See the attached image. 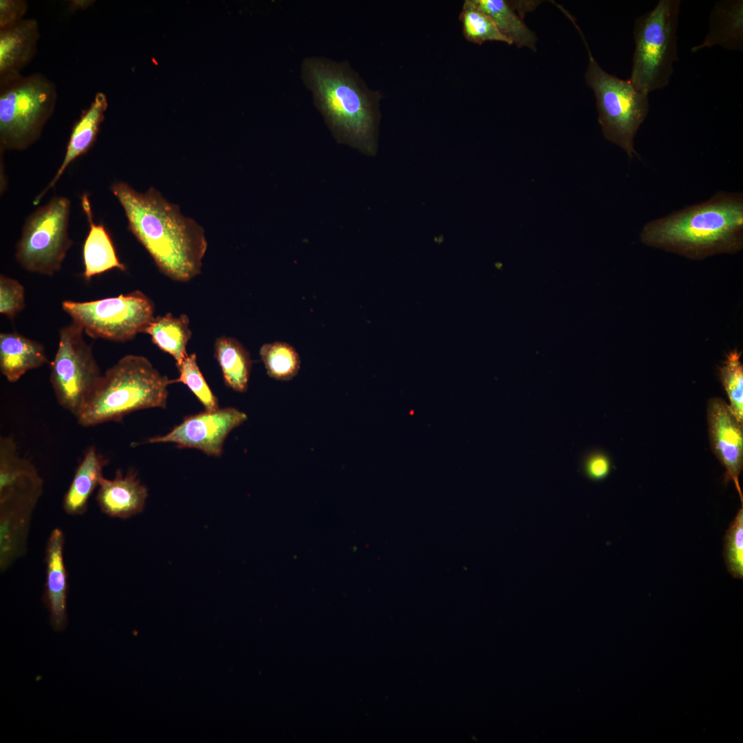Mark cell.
Masks as SVG:
<instances>
[{
	"instance_id": "d6a6232c",
	"label": "cell",
	"mask_w": 743,
	"mask_h": 743,
	"mask_svg": "<svg viewBox=\"0 0 743 743\" xmlns=\"http://www.w3.org/2000/svg\"><path fill=\"white\" fill-rule=\"evenodd\" d=\"M610 463L603 455H596L589 458L585 466L586 475L594 481L605 479L610 473Z\"/></svg>"
},
{
	"instance_id": "4316f807",
	"label": "cell",
	"mask_w": 743,
	"mask_h": 743,
	"mask_svg": "<svg viewBox=\"0 0 743 743\" xmlns=\"http://www.w3.org/2000/svg\"><path fill=\"white\" fill-rule=\"evenodd\" d=\"M460 19L463 34L469 41L482 44L486 41H497L511 45L499 32L493 20L478 9L472 0L464 1Z\"/></svg>"
},
{
	"instance_id": "f546056e",
	"label": "cell",
	"mask_w": 743,
	"mask_h": 743,
	"mask_svg": "<svg viewBox=\"0 0 743 743\" xmlns=\"http://www.w3.org/2000/svg\"><path fill=\"white\" fill-rule=\"evenodd\" d=\"M724 560L729 572L736 579L743 578V508L737 511L724 539Z\"/></svg>"
},
{
	"instance_id": "9a60e30c",
	"label": "cell",
	"mask_w": 743,
	"mask_h": 743,
	"mask_svg": "<svg viewBox=\"0 0 743 743\" xmlns=\"http://www.w3.org/2000/svg\"><path fill=\"white\" fill-rule=\"evenodd\" d=\"M147 497V487L133 470L123 475L118 469L114 479L102 478L96 499L104 514L127 519L143 511Z\"/></svg>"
},
{
	"instance_id": "d6986e66",
	"label": "cell",
	"mask_w": 743,
	"mask_h": 743,
	"mask_svg": "<svg viewBox=\"0 0 743 743\" xmlns=\"http://www.w3.org/2000/svg\"><path fill=\"white\" fill-rule=\"evenodd\" d=\"M474 5L486 14L494 22L499 32L511 44L518 47H527L535 50L537 37L523 20V14L535 7V3L519 1L510 3L504 0H472Z\"/></svg>"
},
{
	"instance_id": "e0dca14e",
	"label": "cell",
	"mask_w": 743,
	"mask_h": 743,
	"mask_svg": "<svg viewBox=\"0 0 743 743\" xmlns=\"http://www.w3.org/2000/svg\"><path fill=\"white\" fill-rule=\"evenodd\" d=\"M39 38L35 19H24L0 30V82L21 75V71L37 53Z\"/></svg>"
},
{
	"instance_id": "2e32d148",
	"label": "cell",
	"mask_w": 743,
	"mask_h": 743,
	"mask_svg": "<svg viewBox=\"0 0 743 743\" xmlns=\"http://www.w3.org/2000/svg\"><path fill=\"white\" fill-rule=\"evenodd\" d=\"M107 108L106 94L102 91L97 92L89 107L82 111L80 118L73 125L63 160L50 183L34 199V205L39 204L45 194L55 186L74 160L87 153L93 147Z\"/></svg>"
},
{
	"instance_id": "277c9868",
	"label": "cell",
	"mask_w": 743,
	"mask_h": 743,
	"mask_svg": "<svg viewBox=\"0 0 743 743\" xmlns=\"http://www.w3.org/2000/svg\"><path fill=\"white\" fill-rule=\"evenodd\" d=\"M172 379L162 374L148 358L129 354L109 368L89 398L78 422L93 427L120 422L138 410L165 408Z\"/></svg>"
},
{
	"instance_id": "484cf974",
	"label": "cell",
	"mask_w": 743,
	"mask_h": 743,
	"mask_svg": "<svg viewBox=\"0 0 743 743\" xmlns=\"http://www.w3.org/2000/svg\"><path fill=\"white\" fill-rule=\"evenodd\" d=\"M259 355L268 375L273 379L290 380L299 373L300 356L289 343L281 341L265 343L259 349Z\"/></svg>"
},
{
	"instance_id": "4fadbf2b",
	"label": "cell",
	"mask_w": 743,
	"mask_h": 743,
	"mask_svg": "<svg viewBox=\"0 0 743 743\" xmlns=\"http://www.w3.org/2000/svg\"><path fill=\"white\" fill-rule=\"evenodd\" d=\"M707 415L712 452L725 469L726 479L734 483L742 504L739 477L743 467V424L720 398L709 400Z\"/></svg>"
},
{
	"instance_id": "44dd1931",
	"label": "cell",
	"mask_w": 743,
	"mask_h": 743,
	"mask_svg": "<svg viewBox=\"0 0 743 743\" xmlns=\"http://www.w3.org/2000/svg\"><path fill=\"white\" fill-rule=\"evenodd\" d=\"M709 30L703 42L691 49L696 52L703 48L719 45L727 50H741L743 47V1H717L711 9Z\"/></svg>"
},
{
	"instance_id": "30bf717a",
	"label": "cell",
	"mask_w": 743,
	"mask_h": 743,
	"mask_svg": "<svg viewBox=\"0 0 743 743\" xmlns=\"http://www.w3.org/2000/svg\"><path fill=\"white\" fill-rule=\"evenodd\" d=\"M83 329L72 322L61 329L50 362V383L58 403L77 418L102 376Z\"/></svg>"
},
{
	"instance_id": "52a82bcc",
	"label": "cell",
	"mask_w": 743,
	"mask_h": 743,
	"mask_svg": "<svg viewBox=\"0 0 743 743\" xmlns=\"http://www.w3.org/2000/svg\"><path fill=\"white\" fill-rule=\"evenodd\" d=\"M575 26L588 52L585 78L595 95L603 135L623 149L629 160L634 156L638 158L634 138L649 112L648 94L637 90L629 79L623 80L604 71L594 58L581 30Z\"/></svg>"
},
{
	"instance_id": "f1b7e54d",
	"label": "cell",
	"mask_w": 743,
	"mask_h": 743,
	"mask_svg": "<svg viewBox=\"0 0 743 743\" xmlns=\"http://www.w3.org/2000/svg\"><path fill=\"white\" fill-rule=\"evenodd\" d=\"M177 367L180 375L177 378L172 379L173 383H182L186 385L203 405L205 410L219 409L218 400L200 369L195 353L188 354Z\"/></svg>"
},
{
	"instance_id": "83f0119b",
	"label": "cell",
	"mask_w": 743,
	"mask_h": 743,
	"mask_svg": "<svg viewBox=\"0 0 743 743\" xmlns=\"http://www.w3.org/2000/svg\"><path fill=\"white\" fill-rule=\"evenodd\" d=\"M741 352H731L720 370V377L728 396L729 405L737 419L743 424V367Z\"/></svg>"
},
{
	"instance_id": "4dcf8cb0",
	"label": "cell",
	"mask_w": 743,
	"mask_h": 743,
	"mask_svg": "<svg viewBox=\"0 0 743 743\" xmlns=\"http://www.w3.org/2000/svg\"><path fill=\"white\" fill-rule=\"evenodd\" d=\"M25 308V290L16 279L0 276V313L13 319Z\"/></svg>"
},
{
	"instance_id": "8fae6325",
	"label": "cell",
	"mask_w": 743,
	"mask_h": 743,
	"mask_svg": "<svg viewBox=\"0 0 743 743\" xmlns=\"http://www.w3.org/2000/svg\"><path fill=\"white\" fill-rule=\"evenodd\" d=\"M247 419L244 412L233 407L205 410L185 417L168 433L151 438L145 442H171L178 448L196 449L208 455L219 457L228 435Z\"/></svg>"
},
{
	"instance_id": "3957f363",
	"label": "cell",
	"mask_w": 743,
	"mask_h": 743,
	"mask_svg": "<svg viewBox=\"0 0 743 743\" xmlns=\"http://www.w3.org/2000/svg\"><path fill=\"white\" fill-rule=\"evenodd\" d=\"M301 70L305 84L336 137L374 153L380 93L369 90L345 62L308 58Z\"/></svg>"
},
{
	"instance_id": "7402d4cb",
	"label": "cell",
	"mask_w": 743,
	"mask_h": 743,
	"mask_svg": "<svg viewBox=\"0 0 743 743\" xmlns=\"http://www.w3.org/2000/svg\"><path fill=\"white\" fill-rule=\"evenodd\" d=\"M107 463V459L95 446L86 449L63 497V508L67 514L80 515L86 512L89 497L98 488Z\"/></svg>"
},
{
	"instance_id": "ac0fdd59",
	"label": "cell",
	"mask_w": 743,
	"mask_h": 743,
	"mask_svg": "<svg viewBox=\"0 0 743 743\" xmlns=\"http://www.w3.org/2000/svg\"><path fill=\"white\" fill-rule=\"evenodd\" d=\"M82 208L89 226L83 246V276L87 281L107 271L125 270V266L119 260L112 239L103 224L94 222L91 203L87 193L81 197Z\"/></svg>"
},
{
	"instance_id": "6da1fadb",
	"label": "cell",
	"mask_w": 743,
	"mask_h": 743,
	"mask_svg": "<svg viewBox=\"0 0 743 743\" xmlns=\"http://www.w3.org/2000/svg\"><path fill=\"white\" fill-rule=\"evenodd\" d=\"M111 191L124 209L128 229L164 274L186 282L201 272L207 241L194 219L184 217L153 187L140 193L116 182Z\"/></svg>"
},
{
	"instance_id": "8992f818",
	"label": "cell",
	"mask_w": 743,
	"mask_h": 743,
	"mask_svg": "<svg viewBox=\"0 0 743 743\" xmlns=\"http://www.w3.org/2000/svg\"><path fill=\"white\" fill-rule=\"evenodd\" d=\"M680 0H660L635 19L634 52L630 82L649 94L666 87L678 60L677 29Z\"/></svg>"
},
{
	"instance_id": "603a6c76",
	"label": "cell",
	"mask_w": 743,
	"mask_h": 743,
	"mask_svg": "<svg viewBox=\"0 0 743 743\" xmlns=\"http://www.w3.org/2000/svg\"><path fill=\"white\" fill-rule=\"evenodd\" d=\"M34 509L25 507L0 508V568L4 572L22 557Z\"/></svg>"
},
{
	"instance_id": "5bb4252c",
	"label": "cell",
	"mask_w": 743,
	"mask_h": 743,
	"mask_svg": "<svg viewBox=\"0 0 743 743\" xmlns=\"http://www.w3.org/2000/svg\"><path fill=\"white\" fill-rule=\"evenodd\" d=\"M65 535L54 528L45 547V582L42 601L49 611L50 624L56 632L64 630L68 623L67 599L68 574L64 562Z\"/></svg>"
},
{
	"instance_id": "cb8c5ba5",
	"label": "cell",
	"mask_w": 743,
	"mask_h": 743,
	"mask_svg": "<svg viewBox=\"0 0 743 743\" xmlns=\"http://www.w3.org/2000/svg\"><path fill=\"white\" fill-rule=\"evenodd\" d=\"M214 351L226 385L237 392L246 391L252 364L248 351L239 341L226 336L216 339Z\"/></svg>"
},
{
	"instance_id": "ffe728a7",
	"label": "cell",
	"mask_w": 743,
	"mask_h": 743,
	"mask_svg": "<svg viewBox=\"0 0 743 743\" xmlns=\"http://www.w3.org/2000/svg\"><path fill=\"white\" fill-rule=\"evenodd\" d=\"M47 363L50 362L40 343L15 332L1 333L0 369L8 382Z\"/></svg>"
},
{
	"instance_id": "9c48e42d",
	"label": "cell",
	"mask_w": 743,
	"mask_h": 743,
	"mask_svg": "<svg viewBox=\"0 0 743 743\" xmlns=\"http://www.w3.org/2000/svg\"><path fill=\"white\" fill-rule=\"evenodd\" d=\"M62 308L90 337L117 342L144 333L155 317L153 301L140 290L90 301H63Z\"/></svg>"
},
{
	"instance_id": "1f68e13d",
	"label": "cell",
	"mask_w": 743,
	"mask_h": 743,
	"mask_svg": "<svg viewBox=\"0 0 743 743\" xmlns=\"http://www.w3.org/2000/svg\"><path fill=\"white\" fill-rule=\"evenodd\" d=\"M28 8L25 0H0V30L10 28L24 19Z\"/></svg>"
},
{
	"instance_id": "d4e9b609",
	"label": "cell",
	"mask_w": 743,
	"mask_h": 743,
	"mask_svg": "<svg viewBox=\"0 0 743 743\" xmlns=\"http://www.w3.org/2000/svg\"><path fill=\"white\" fill-rule=\"evenodd\" d=\"M189 323V318L185 314L173 316L171 313H167L154 317L144 333L150 335L153 343L160 349L171 355L178 365L188 356L186 345L192 335Z\"/></svg>"
},
{
	"instance_id": "7c38bea8",
	"label": "cell",
	"mask_w": 743,
	"mask_h": 743,
	"mask_svg": "<svg viewBox=\"0 0 743 743\" xmlns=\"http://www.w3.org/2000/svg\"><path fill=\"white\" fill-rule=\"evenodd\" d=\"M43 480L30 461L21 457L11 437L0 438V507L34 508L43 493Z\"/></svg>"
},
{
	"instance_id": "836d02e7",
	"label": "cell",
	"mask_w": 743,
	"mask_h": 743,
	"mask_svg": "<svg viewBox=\"0 0 743 743\" xmlns=\"http://www.w3.org/2000/svg\"><path fill=\"white\" fill-rule=\"evenodd\" d=\"M94 0H71L69 1V9L72 12L84 10L92 6Z\"/></svg>"
},
{
	"instance_id": "5b68a950",
	"label": "cell",
	"mask_w": 743,
	"mask_h": 743,
	"mask_svg": "<svg viewBox=\"0 0 743 743\" xmlns=\"http://www.w3.org/2000/svg\"><path fill=\"white\" fill-rule=\"evenodd\" d=\"M57 98L54 83L40 73L0 82L1 152L22 151L36 142Z\"/></svg>"
},
{
	"instance_id": "7a4b0ae2",
	"label": "cell",
	"mask_w": 743,
	"mask_h": 743,
	"mask_svg": "<svg viewBox=\"0 0 743 743\" xmlns=\"http://www.w3.org/2000/svg\"><path fill=\"white\" fill-rule=\"evenodd\" d=\"M640 236L646 245L691 258L734 252L743 244V195L718 191L705 202L647 222Z\"/></svg>"
},
{
	"instance_id": "ba28073f",
	"label": "cell",
	"mask_w": 743,
	"mask_h": 743,
	"mask_svg": "<svg viewBox=\"0 0 743 743\" xmlns=\"http://www.w3.org/2000/svg\"><path fill=\"white\" fill-rule=\"evenodd\" d=\"M70 200L56 196L29 215L15 257L26 270L52 276L58 272L72 241L69 237Z\"/></svg>"
}]
</instances>
